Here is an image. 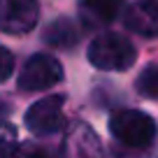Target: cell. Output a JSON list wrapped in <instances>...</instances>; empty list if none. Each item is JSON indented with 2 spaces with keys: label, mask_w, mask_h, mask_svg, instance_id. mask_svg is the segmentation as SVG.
<instances>
[{
  "label": "cell",
  "mask_w": 158,
  "mask_h": 158,
  "mask_svg": "<svg viewBox=\"0 0 158 158\" xmlns=\"http://www.w3.org/2000/svg\"><path fill=\"white\" fill-rule=\"evenodd\" d=\"M12 72H14V56L7 47L0 44V84L7 81L12 77Z\"/></svg>",
  "instance_id": "11"
},
{
  "label": "cell",
  "mask_w": 158,
  "mask_h": 158,
  "mask_svg": "<svg viewBox=\"0 0 158 158\" xmlns=\"http://www.w3.org/2000/svg\"><path fill=\"white\" fill-rule=\"evenodd\" d=\"M63 79V65L49 54H33L19 72V91L37 93L56 86Z\"/></svg>",
  "instance_id": "3"
},
{
  "label": "cell",
  "mask_w": 158,
  "mask_h": 158,
  "mask_svg": "<svg viewBox=\"0 0 158 158\" xmlns=\"http://www.w3.org/2000/svg\"><path fill=\"white\" fill-rule=\"evenodd\" d=\"M63 95H47L28 107L26 112V128L37 137L60 133L65 126V112H63Z\"/></svg>",
  "instance_id": "4"
},
{
  "label": "cell",
  "mask_w": 158,
  "mask_h": 158,
  "mask_svg": "<svg viewBox=\"0 0 158 158\" xmlns=\"http://www.w3.org/2000/svg\"><path fill=\"white\" fill-rule=\"evenodd\" d=\"M135 86H137L139 95L158 100V65H156V63L147 65V68L139 72V77H137V81H135Z\"/></svg>",
  "instance_id": "9"
},
{
  "label": "cell",
  "mask_w": 158,
  "mask_h": 158,
  "mask_svg": "<svg viewBox=\"0 0 158 158\" xmlns=\"http://www.w3.org/2000/svg\"><path fill=\"white\" fill-rule=\"evenodd\" d=\"M123 26L142 37H158V5L153 0H137L126 10Z\"/></svg>",
  "instance_id": "6"
},
{
  "label": "cell",
  "mask_w": 158,
  "mask_h": 158,
  "mask_svg": "<svg viewBox=\"0 0 158 158\" xmlns=\"http://www.w3.org/2000/svg\"><path fill=\"white\" fill-rule=\"evenodd\" d=\"M42 42H47L49 47H56V49H72L79 42V30L70 19L60 16V19H54L44 28Z\"/></svg>",
  "instance_id": "8"
},
{
  "label": "cell",
  "mask_w": 158,
  "mask_h": 158,
  "mask_svg": "<svg viewBox=\"0 0 158 158\" xmlns=\"http://www.w3.org/2000/svg\"><path fill=\"white\" fill-rule=\"evenodd\" d=\"M16 144H19V135H16V128L0 118V156H7V153L16 151Z\"/></svg>",
  "instance_id": "10"
},
{
  "label": "cell",
  "mask_w": 158,
  "mask_h": 158,
  "mask_svg": "<svg viewBox=\"0 0 158 158\" xmlns=\"http://www.w3.org/2000/svg\"><path fill=\"white\" fill-rule=\"evenodd\" d=\"M37 0H0V30L10 35H23L37 26Z\"/></svg>",
  "instance_id": "5"
},
{
  "label": "cell",
  "mask_w": 158,
  "mask_h": 158,
  "mask_svg": "<svg viewBox=\"0 0 158 158\" xmlns=\"http://www.w3.org/2000/svg\"><path fill=\"white\" fill-rule=\"evenodd\" d=\"M7 114H10V107H7V105L0 100V118H7Z\"/></svg>",
  "instance_id": "12"
},
{
  "label": "cell",
  "mask_w": 158,
  "mask_h": 158,
  "mask_svg": "<svg viewBox=\"0 0 158 158\" xmlns=\"http://www.w3.org/2000/svg\"><path fill=\"white\" fill-rule=\"evenodd\" d=\"M109 133L114 139L130 149H147L158 135V126L153 116L139 109H121L109 118Z\"/></svg>",
  "instance_id": "2"
},
{
  "label": "cell",
  "mask_w": 158,
  "mask_h": 158,
  "mask_svg": "<svg viewBox=\"0 0 158 158\" xmlns=\"http://www.w3.org/2000/svg\"><path fill=\"white\" fill-rule=\"evenodd\" d=\"M86 58L98 70H128L137 60V49L118 33H100L86 49Z\"/></svg>",
  "instance_id": "1"
},
{
  "label": "cell",
  "mask_w": 158,
  "mask_h": 158,
  "mask_svg": "<svg viewBox=\"0 0 158 158\" xmlns=\"http://www.w3.org/2000/svg\"><path fill=\"white\" fill-rule=\"evenodd\" d=\"M126 0H79V19L86 28H105L123 10Z\"/></svg>",
  "instance_id": "7"
}]
</instances>
